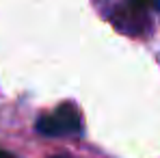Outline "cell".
Wrapping results in <instances>:
<instances>
[{
  "label": "cell",
  "instance_id": "6da1fadb",
  "mask_svg": "<svg viewBox=\"0 0 160 158\" xmlns=\"http://www.w3.org/2000/svg\"><path fill=\"white\" fill-rule=\"evenodd\" d=\"M37 132L43 136H74L82 132L80 113L74 104H61L54 113L41 115L35 124Z\"/></svg>",
  "mask_w": 160,
  "mask_h": 158
},
{
  "label": "cell",
  "instance_id": "7a4b0ae2",
  "mask_svg": "<svg viewBox=\"0 0 160 158\" xmlns=\"http://www.w3.org/2000/svg\"><path fill=\"white\" fill-rule=\"evenodd\" d=\"M128 7L138 13H145L149 9H160V0H128Z\"/></svg>",
  "mask_w": 160,
  "mask_h": 158
},
{
  "label": "cell",
  "instance_id": "3957f363",
  "mask_svg": "<svg viewBox=\"0 0 160 158\" xmlns=\"http://www.w3.org/2000/svg\"><path fill=\"white\" fill-rule=\"evenodd\" d=\"M0 158H18V156H13V154H9V152H2V150H0Z\"/></svg>",
  "mask_w": 160,
  "mask_h": 158
},
{
  "label": "cell",
  "instance_id": "277c9868",
  "mask_svg": "<svg viewBox=\"0 0 160 158\" xmlns=\"http://www.w3.org/2000/svg\"><path fill=\"white\" fill-rule=\"evenodd\" d=\"M52 158H63V156H52Z\"/></svg>",
  "mask_w": 160,
  "mask_h": 158
}]
</instances>
